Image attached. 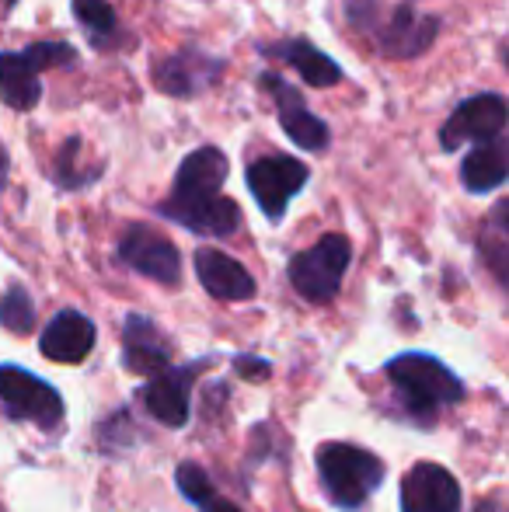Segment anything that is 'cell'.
Listing matches in <instances>:
<instances>
[{
    "instance_id": "6da1fadb",
    "label": "cell",
    "mask_w": 509,
    "mask_h": 512,
    "mask_svg": "<svg viewBox=\"0 0 509 512\" xmlns=\"http://www.w3.org/2000/svg\"><path fill=\"white\" fill-rule=\"evenodd\" d=\"M227 157L217 147H199L182 161L171 185V196L157 206V213L175 220L178 227L203 237H231L241 227V209L224 192Z\"/></svg>"
},
{
    "instance_id": "7a4b0ae2",
    "label": "cell",
    "mask_w": 509,
    "mask_h": 512,
    "mask_svg": "<svg viewBox=\"0 0 509 512\" xmlns=\"http://www.w3.org/2000/svg\"><path fill=\"white\" fill-rule=\"evenodd\" d=\"M387 380H391L398 405L408 418L419 425H433L440 408L461 405L464 384L454 377L447 363L426 352H401L387 363Z\"/></svg>"
},
{
    "instance_id": "3957f363",
    "label": "cell",
    "mask_w": 509,
    "mask_h": 512,
    "mask_svg": "<svg viewBox=\"0 0 509 512\" xmlns=\"http://www.w3.org/2000/svg\"><path fill=\"white\" fill-rule=\"evenodd\" d=\"M325 495L339 509H360L384 481V460L353 443H325L314 453Z\"/></svg>"
},
{
    "instance_id": "277c9868",
    "label": "cell",
    "mask_w": 509,
    "mask_h": 512,
    "mask_svg": "<svg viewBox=\"0 0 509 512\" xmlns=\"http://www.w3.org/2000/svg\"><path fill=\"white\" fill-rule=\"evenodd\" d=\"M346 14L356 28L377 35L381 49L387 56H419L433 46L436 32H440V21L433 14H419L415 7L401 4L394 7L387 18H381V4L377 0H349Z\"/></svg>"
},
{
    "instance_id": "5b68a950",
    "label": "cell",
    "mask_w": 509,
    "mask_h": 512,
    "mask_svg": "<svg viewBox=\"0 0 509 512\" xmlns=\"http://www.w3.org/2000/svg\"><path fill=\"white\" fill-rule=\"evenodd\" d=\"M353 262V244L342 234H325L314 248L290 258V283L311 304H328L339 293Z\"/></svg>"
},
{
    "instance_id": "8992f818",
    "label": "cell",
    "mask_w": 509,
    "mask_h": 512,
    "mask_svg": "<svg viewBox=\"0 0 509 512\" xmlns=\"http://www.w3.org/2000/svg\"><path fill=\"white\" fill-rule=\"evenodd\" d=\"M0 408L18 422H32L39 429H56L63 422L60 391L14 363L0 366Z\"/></svg>"
},
{
    "instance_id": "52a82bcc",
    "label": "cell",
    "mask_w": 509,
    "mask_h": 512,
    "mask_svg": "<svg viewBox=\"0 0 509 512\" xmlns=\"http://www.w3.org/2000/svg\"><path fill=\"white\" fill-rule=\"evenodd\" d=\"M245 178H248V189H252L258 209H262L272 223H279L286 206H290V199L307 185L311 171H307V164L297 161V157L269 154V157H262V161L248 164Z\"/></svg>"
},
{
    "instance_id": "ba28073f",
    "label": "cell",
    "mask_w": 509,
    "mask_h": 512,
    "mask_svg": "<svg viewBox=\"0 0 509 512\" xmlns=\"http://www.w3.org/2000/svg\"><path fill=\"white\" fill-rule=\"evenodd\" d=\"M119 262L129 265L140 276L154 279L161 286H178L182 279V258H178V248L157 230L143 227V223H133L123 237H119L116 248Z\"/></svg>"
},
{
    "instance_id": "9c48e42d",
    "label": "cell",
    "mask_w": 509,
    "mask_h": 512,
    "mask_svg": "<svg viewBox=\"0 0 509 512\" xmlns=\"http://www.w3.org/2000/svg\"><path fill=\"white\" fill-rule=\"evenodd\" d=\"M506 129V98L503 95H475L454 108L440 129V147L457 150L464 143H489L499 140Z\"/></svg>"
},
{
    "instance_id": "30bf717a",
    "label": "cell",
    "mask_w": 509,
    "mask_h": 512,
    "mask_svg": "<svg viewBox=\"0 0 509 512\" xmlns=\"http://www.w3.org/2000/svg\"><path fill=\"white\" fill-rule=\"evenodd\" d=\"M262 88L272 95L276 102V119L283 126V133L297 143L300 150H311V154H321L332 140L328 126L318 119L314 112L304 108V98L297 95V88H290L286 81H279V74H262Z\"/></svg>"
},
{
    "instance_id": "8fae6325",
    "label": "cell",
    "mask_w": 509,
    "mask_h": 512,
    "mask_svg": "<svg viewBox=\"0 0 509 512\" xmlns=\"http://www.w3.org/2000/svg\"><path fill=\"white\" fill-rule=\"evenodd\" d=\"M401 512H461V485L440 464H415L401 481Z\"/></svg>"
},
{
    "instance_id": "7c38bea8",
    "label": "cell",
    "mask_w": 509,
    "mask_h": 512,
    "mask_svg": "<svg viewBox=\"0 0 509 512\" xmlns=\"http://www.w3.org/2000/svg\"><path fill=\"white\" fill-rule=\"evenodd\" d=\"M192 377H196V366H168V370L154 373L147 384L140 387V405L150 411L161 425L168 429H182L189 422V387H192Z\"/></svg>"
},
{
    "instance_id": "4fadbf2b",
    "label": "cell",
    "mask_w": 509,
    "mask_h": 512,
    "mask_svg": "<svg viewBox=\"0 0 509 512\" xmlns=\"http://www.w3.org/2000/svg\"><path fill=\"white\" fill-rule=\"evenodd\" d=\"M224 63L206 56L203 49H182V53L164 56L154 67V84L164 95L175 98H196L199 91H206L220 77Z\"/></svg>"
},
{
    "instance_id": "5bb4252c",
    "label": "cell",
    "mask_w": 509,
    "mask_h": 512,
    "mask_svg": "<svg viewBox=\"0 0 509 512\" xmlns=\"http://www.w3.org/2000/svg\"><path fill=\"white\" fill-rule=\"evenodd\" d=\"M196 276L203 283V290L217 300H252L255 297V279L238 258L224 255L217 248H199L196 251Z\"/></svg>"
},
{
    "instance_id": "9a60e30c",
    "label": "cell",
    "mask_w": 509,
    "mask_h": 512,
    "mask_svg": "<svg viewBox=\"0 0 509 512\" xmlns=\"http://www.w3.org/2000/svg\"><path fill=\"white\" fill-rule=\"evenodd\" d=\"M123 363L133 373H154L171 366V345L168 338L157 331L154 321H147L143 314H126L123 321Z\"/></svg>"
},
{
    "instance_id": "2e32d148",
    "label": "cell",
    "mask_w": 509,
    "mask_h": 512,
    "mask_svg": "<svg viewBox=\"0 0 509 512\" xmlns=\"http://www.w3.org/2000/svg\"><path fill=\"white\" fill-rule=\"evenodd\" d=\"M91 345H95V324L81 310H60L39 338L42 356L53 363H81L91 352Z\"/></svg>"
},
{
    "instance_id": "e0dca14e",
    "label": "cell",
    "mask_w": 509,
    "mask_h": 512,
    "mask_svg": "<svg viewBox=\"0 0 509 512\" xmlns=\"http://www.w3.org/2000/svg\"><path fill=\"white\" fill-rule=\"evenodd\" d=\"M262 56H269V60H279V63H286V67H293L307 84H311V88H335V84L346 77L332 56L321 53V49L311 46L307 39L272 42V46L262 49Z\"/></svg>"
},
{
    "instance_id": "ac0fdd59",
    "label": "cell",
    "mask_w": 509,
    "mask_h": 512,
    "mask_svg": "<svg viewBox=\"0 0 509 512\" xmlns=\"http://www.w3.org/2000/svg\"><path fill=\"white\" fill-rule=\"evenodd\" d=\"M0 98L14 108V112H28L42 102V81L35 63L21 53H0Z\"/></svg>"
},
{
    "instance_id": "d6986e66",
    "label": "cell",
    "mask_w": 509,
    "mask_h": 512,
    "mask_svg": "<svg viewBox=\"0 0 509 512\" xmlns=\"http://www.w3.org/2000/svg\"><path fill=\"white\" fill-rule=\"evenodd\" d=\"M509 175V161H506V143L503 136L499 140H489V143H478L461 164V182L468 192L475 196H485V192L499 189Z\"/></svg>"
},
{
    "instance_id": "ffe728a7",
    "label": "cell",
    "mask_w": 509,
    "mask_h": 512,
    "mask_svg": "<svg viewBox=\"0 0 509 512\" xmlns=\"http://www.w3.org/2000/svg\"><path fill=\"white\" fill-rule=\"evenodd\" d=\"M74 18L81 21L88 39L98 42V46H105V42L119 32L116 7H112L109 0H74Z\"/></svg>"
},
{
    "instance_id": "44dd1931",
    "label": "cell",
    "mask_w": 509,
    "mask_h": 512,
    "mask_svg": "<svg viewBox=\"0 0 509 512\" xmlns=\"http://www.w3.org/2000/svg\"><path fill=\"white\" fill-rule=\"evenodd\" d=\"M0 324L14 335H28L35 328V307L32 297L25 293V286H11L0 300Z\"/></svg>"
},
{
    "instance_id": "7402d4cb",
    "label": "cell",
    "mask_w": 509,
    "mask_h": 512,
    "mask_svg": "<svg viewBox=\"0 0 509 512\" xmlns=\"http://www.w3.org/2000/svg\"><path fill=\"white\" fill-rule=\"evenodd\" d=\"M175 481H178V492L185 495L189 502H196V506H203L206 499H213V481H210V474L203 471L199 464H182L175 471Z\"/></svg>"
},
{
    "instance_id": "603a6c76",
    "label": "cell",
    "mask_w": 509,
    "mask_h": 512,
    "mask_svg": "<svg viewBox=\"0 0 509 512\" xmlns=\"http://www.w3.org/2000/svg\"><path fill=\"white\" fill-rule=\"evenodd\" d=\"M25 56L35 63V70H46V67H74L77 53L67 46V42H32L25 46Z\"/></svg>"
},
{
    "instance_id": "cb8c5ba5",
    "label": "cell",
    "mask_w": 509,
    "mask_h": 512,
    "mask_svg": "<svg viewBox=\"0 0 509 512\" xmlns=\"http://www.w3.org/2000/svg\"><path fill=\"white\" fill-rule=\"evenodd\" d=\"M238 366H241V373H245L248 380H262V377H269V363H255V359H238Z\"/></svg>"
},
{
    "instance_id": "d4e9b609",
    "label": "cell",
    "mask_w": 509,
    "mask_h": 512,
    "mask_svg": "<svg viewBox=\"0 0 509 512\" xmlns=\"http://www.w3.org/2000/svg\"><path fill=\"white\" fill-rule=\"evenodd\" d=\"M199 512H241V509L234 506L231 499H220V495H213V499H206L203 506H199Z\"/></svg>"
},
{
    "instance_id": "484cf974",
    "label": "cell",
    "mask_w": 509,
    "mask_h": 512,
    "mask_svg": "<svg viewBox=\"0 0 509 512\" xmlns=\"http://www.w3.org/2000/svg\"><path fill=\"white\" fill-rule=\"evenodd\" d=\"M4 178H7V157H4V150H0V185H4Z\"/></svg>"
},
{
    "instance_id": "4316f807",
    "label": "cell",
    "mask_w": 509,
    "mask_h": 512,
    "mask_svg": "<svg viewBox=\"0 0 509 512\" xmlns=\"http://www.w3.org/2000/svg\"><path fill=\"white\" fill-rule=\"evenodd\" d=\"M0 4H4V7H14V4H18V0H0Z\"/></svg>"
}]
</instances>
